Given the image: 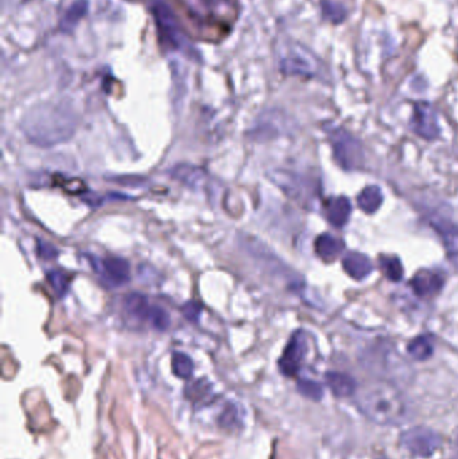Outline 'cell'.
Masks as SVG:
<instances>
[{
  "label": "cell",
  "instance_id": "cell-13",
  "mask_svg": "<svg viewBox=\"0 0 458 459\" xmlns=\"http://www.w3.org/2000/svg\"><path fill=\"white\" fill-rule=\"evenodd\" d=\"M343 267L345 273L355 281H363L374 270L370 258L362 253L350 252L343 258Z\"/></svg>",
  "mask_w": 458,
  "mask_h": 459
},
{
  "label": "cell",
  "instance_id": "cell-26",
  "mask_svg": "<svg viewBox=\"0 0 458 459\" xmlns=\"http://www.w3.org/2000/svg\"><path fill=\"white\" fill-rule=\"evenodd\" d=\"M148 321L156 331H166V329H168V326L171 324V319H170V314L167 313V310L163 309L161 306L152 305L151 311H149Z\"/></svg>",
  "mask_w": 458,
  "mask_h": 459
},
{
  "label": "cell",
  "instance_id": "cell-9",
  "mask_svg": "<svg viewBox=\"0 0 458 459\" xmlns=\"http://www.w3.org/2000/svg\"><path fill=\"white\" fill-rule=\"evenodd\" d=\"M100 276L109 287H123L131 281V266L121 257H106L98 261Z\"/></svg>",
  "mask_w": 458,
  "mask_h": 459
},
{
  "label": "cell",
  "instance_id": "cell-14",
  "mask_svg": "<svg viewBox=\"0 0 458 459\" xmlns=\"http://www.w3.org/2000/svg\"><path fill=\"white\" fill-rule=\"evenodd\" d=\"M327 219L336 229H342L344 225L348 222L352 207L351 202L345 196H337L331 197L327 202Z\"/></svg>",
  "mask_w": 458,
  "mask_h": 459
},
{
  "label": "cell",
  "instance_id": "cell-12",
  "mask_svg": "<svg viewBox=\"0 0 458 459\" xmlns=\"http://www.w3.org/2000/svg\"><path fill=\"white\" fill-rule=\"evenodd\" d=\"M445 285V278L439 273L432 270H421L410 281L414 293L422 299H430L437 296Z\"/></svg>",
  "mask_w": 458,
  "mask_h": 459
},
{
  "label": "cell",
  "instance_id": "cell-28",
  "mask_svg": "<svg viewBox=\"0 0 458 459\" xmlns=\"http://www.w3.org/2000/svg\"><path fill=\"white\" fill-rule=\"evenodd\" d=\"M36 254L39 255V258H42L45 261H53L59 255V252L51 243L38 239L36 241Z\"/></svg>",
  "mask_w": 458,
  "mask_h": 459
},
{
  "label": "cell",
  "instance_id": "cell-5",
  "mask_svg": "<svg viewBox=\"0 0 458 459\" xmlns=\"http://www.w3.org/2000/svg\"><path fill=\"white\" fill-rule=\"evenodd\" d=\"M400 442L409 454L427 458L442 446V436L426 427H412L402 433Z\"/></svg>",
  "mask_w": 458,
  "mask_h": 459
},
{
  "label": "cell",
  "instance_id": "cell-17",
  "mask_svg": "<svg viewBox=\"0 0 458 459\" xmlns=\"http://www.w3.org/2000/svg\"><path fill=\"white\" fill-rule=\"evenodd\" d=\"M151 308H152V305L149 304L148 299L138 292L128 294L124 299V310H126V314H129L132 319H136L140 321H146V320L148 321Z\"/></svg>",
  "mask_w": 458,
  "mask_h": 459
},
{
  "label": "cell",
  "instance_id": "cell-10",
  "mask_svg": "<svg viewBox=\"0 0 458 459\" xmlns=\"http://www.w3.org/2000/svg\"><path fill=\"white\" fill-rule=\"evenodd\" d=\"M430 225L434 229L438 237L445 246L447 258L458 269V226L449 219L433 217L430 218Z\"/></svg>",
  "mask_w": 458,
  "mask_h": 459
},
{
  "label": "cell",
  "instance_id": "cell-8",
  "mask_svg": "<svg viewBox=\"0 0 458 459\" xmlns=\"http://www.w3.org/2000/svg\"><path fill=\"white\" fill-rule=\"evenodd\" d=\"M412 123L414 132L424 140L433 141L439 138L441 128L438 123V115L432 103H414Z\"/></svg>",
  "mask_w": 458,
  "mask_h": 459
},
{
  "label": "cell",
  "instance_id": "cell-23",
  "mask_svg": "<svg viewBox=\"0 0 458 459\" xmlns=\"http://www.w3.org/2000/svg\"><path fill=\"white\" fill-rule=\"evenodd\" d=\"M46 278L47 282L50 284V287L58 297H63L68 293L70 287V277L65 272L51 269L47 272Z\"/></svg>",
  "mask_w": 458,
  "mask_h": 459
},
{
  "label": "cell",
  "instance_id": "cell-25",
  "mask_svg": "<svg viewBox=\"0 0 458 459\" xmlns=\"http://www.w3.org/2000/svg\"><path fill=\"white\" fill-rule=\"evenodd\" d=\"M297 390L304 398L313 402H320L324 396V390L320 383L310 379L300 380L297 383Z\"/></svg>",
  "mask_w": 458,
  "mask_h": 459
},
{
  "label": "cell",
  "instance_id": "cell-19",
  "mask_svg": "<svg viewBox=\"0 0 458 459\" xmlns=\"http://www.w3.org/2000/svg\"><path fill=\"white\" fill-rule=\"evenodd\" d=\"M382 203H383V194L377 185H368L357 196V205L366 214L377 212L379 207L382 206Z\"/></svg>",
  "mask_w": 458,
  "mask_h": 459
},
{
  "label": "cell",
  "instance_id": "cell-18",
  "mask_svg": "<svg viewBox=\"0 0 458 459\" xmlns=\"http://www.w3.org/2000/svg\"><path fill=\"white\" fill-rule=\"evenodd\" d=\"M171 177L194 188V187H199L205 183L206 171L199 167H195V165L180 164L172 170Z\"/></svg>",
  "mask_w": 458,
  "mask_h": 459
},
{
  "label": "cell",
  "instance_id": "cell-24",
  "mask_svg": "<svg viewBox=\"0 0 458 459\" xmlns=\"http://www.w3.org/2000/svg\"><path fill=\"white\" fill-rule=\"evenodd\" d=\"M380 267L385 276L392 282H400L403 277V266L400 258L390 255V257H380Z\"/></svg>",
  "mask_w": 458,
  "mask_h": 459
},
{
  "label": "cell",
  "instance_id": "cell-31",
  "mask_svg": "<svg viewBox=\"0 0 458 459\" xmlns=\"http://www.w3.org/2000/svg\"><path fill=\"white\" fill-rule=\"evenodd\" d=\"M457 448H458V438H457Z\"/></svg>",
  "mask_w": 458,
  "mask_h": 459
},
{
  "label": "cell",
  "instance_id": "cell-22",
  "mask_svg": "<svg viewBox=\"0 0 458 459\" xmlns=\"http://www.w3.org/2000/svg\"><path fill=\"white\" fill-rule=\"evenodd\" d=\"M321 11L327 21L335 24H342L347 18V9L340 1L321 0Z\"/></svg>",
  "mask_w": 458,
  "mask_h": 459
},
{
  "label": "cell",
  "instance_id": "cell-29",
  "mask_svg": "<svg viewBox=\"0 0 458 459\" xmlns=\"http://www.w3.org/2000/svg\"><path fill=\"white\" fill-rule=\"evenodd\" d=\"M202 306L196 301H188L182 306L184 317L191 322H198L202 314Z\"/></svg>",
  "mask_w": 458,
  "mask_h": 459
},
{
  "label": "cell",
  "instance_id": "cell-7",
  "mask_svg": "<svg viewBox=\"0 0 458 459\" xmlns=\"http://www.w3.org/2000/svg\"><path fill=\"white\" fill-rule=\"evenodd\" d=\"M281 70L290 76L312 77L317 73V59L305 47L293 46L281 61Z\"/></svg>",
  "mask_w": 458,
  "mask_h": 459
},
{
  "label": "cell",
  "instance_id": "cell-32",
  "mask_svg": "<svg viewBox=\"0 0 458 459\" xmlns=\"http://www.w3.org/2000/svg\"><path fill=\"white\" fill-rule=\"evenodd\" d=\"M380 459H386V458H380Z\"/></svg>",
  "mask_w": 458,
  "mask_h": 459
},
{
  "label": "cell",
  "instance_id": "cell-30",
  "mask_svg": "<svg viewBox=\"0 0 458 459\" xmlns=\"http://www.w3.org/2000/svg\"><path fill=\"white\" fill-rule=\"evenodd\" d=\"M126 1H131V3H147V1H151V0H126Z\"/></svg>",
  "mask_w": 458,
  "mask_h": 459
},
{
  "label": "cell",
  "instance_id": "cell-3",
  "mask_svg": "<svg viewBox=\"0 0 458 459\" xmlns=\"http://www.w3.org/2000/svg\"><path fill=\"white\" fill-rule=\"evenodd\" d=\"M356 406L368 421L379 426L401 425L407 407L400 391L386 384L371 386L357 393Z\"/></svg>",
  "mask_w": 458,
  "mask_h": 459
},
{
  "label": "cell",
  "instance_id": "cell-11",
  "mask_svg": "<svg viewBox=\"0 0 458 459\" xmlns=\"http://www.w3.org/2000/svg\"><path fill=\"white\" fill-rule=\"evenodd\" d=\"M269 177L272 179L273 183L278 185L287 196L302 200L307 199L305 196L310 195V187L308 183L296 173L284 171V170H275L270 172Z\"/></svg>",
  "mask_w": 458,
  "mask_h": 459
},
{
  "label": "cell",
  "instance_id": "cell-2",
  "mask_svg": "<svg viewBox=\"0 0 458 459\" xmlns=\"http://www.w3.org/2000/svg\"><path fill=\"white\" fill-rule=\"evenodd\" d=\"M21 127L30 143L50 148L73 138L77 118L66 106L41 105L24 115Z\"/></svg>",
  "mask_w": 458,
  "mask_h": 459
},
{
  "label": "cell",
  "instance_id": "cell-21",
  "mask_svg": "<svg viewBox=\"0 0 458 459\" xmlns=\"http://www.w3.org/2000/svg\"><path fill=\"white\" fill-rule=\"evenodd\" d=\"M172 372L179 379H190L194 373L193 359L183 352H175L171 359Z\"/></svg>",
  "mask_w": 458,
  "mask_h": 459
},
{
  "label": "cell",
  "instance_id": "cell-27",
  "mask_svg": "<svg viewBox=\"0 0 458 459\" xmlns=\"http://www.w3.org/2000/svg\"><path fill=\"white\" fill-rule=\"evenodd\" d=\"M86 7H88V3L85 0H80L76 4H73V7L70 9L68 14H66V16L63 18V27H66L68 30H71L76 26V24L78 22V19H81L85 15Z\"/></svg>",
  "mask_w": 458,
  "mask_h": 459
},
{
  "label": "cell",
  "instance_id": "cell-15",
  "mask_svg": "<svg viewBox=\"0 0 458 459\" xmlns=\"http://www.w3.org/2000/svg\"><path fill=\"white\" fill-rule=\"evenodd\" d=\"M325 381H327L328 388L337 398L352 396L357 390L355 379L350 375L342 373V372H327Z\"/></svg>",
  "mask_w": 458,
  "mask_h": 459
},
{
  "label": "cell",
  "instance_id": "cell-20",
  "mask_svg": "<svg viewBox=\"0 0 458 459\" xmlns=\"http://www.w3.org/2000/svg\"><path fill=\"white\" fill-rule=\"evenodd\" d=\"M409 355L417 361H424L433 356L434 344L429 336H418L407 345Z\"/></svg>",
  "mask_w": 458,
  "mask_h": 459
},
{
  "label": "cell",
  "instance_id": "cell-4",
  "mask_svg": "<svg viewBox=\"0 0 458 459\" xmlns=\"http://www.w3.org/2000/svg\"><path fill=\"white\" fill-rule=\"evenodd\" d=\"M333 158L340 168L345 171H356L365 165V152L357 138L344 129H335L330 133Z\"/></svg>",
  "mask_w": 458,
  "mask_h": 459
},
{
  "label": "cell",
  "instance_id": "cell-6",
  "mask_svg": "<svg viewBox=\"0 0 458 459\" xmlns=\"http://www.w3.org/2000/svg\"><path fill=\"white\" fill-rule=\"evenodd\" d=\"M308 354V337L304 331L293 333L289 339L283 355L278 360V368L287 378H293L301 369Z\"/></svg>",
  "mask_w": 458,
  "mask_h": 459
},
{
  "label": "cell",
  "instance_id": "cell-1",
  "mask_svg": "<svg viewBox=\"0 0 458 459\" xmlns=\"http://www.w3.org/2000/svg\"><path fill=\"white\" fill-rule=\"evenodd\" d=\"M171 12L184 34L198 42L225 41L240 16L238 0H170Z\"/></svg>",
  "mask_w": 458,
  "mask_h": 459
},
{
  "label": "cell",
  "instance_id": "cell-16",
  "mask_svg": "<svg viewBox=\"0 0 458 459\" xmlns=\"http://www.w3.org/2000/svg\"><path fill=\"white\" fill-rule=\"evenodd\" d=\"M345 247L344 242L331 234H321L315 241V252L322 261H332Z\"/></svg>",
  "mask_w": 458,
  "mask_h": 459
}]
</instances>
